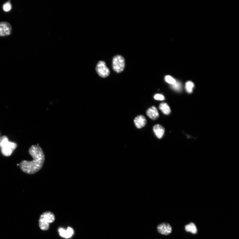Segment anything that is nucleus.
<instances>
[{"label": "nucleus", "mask_w": 239, "mask_h": 239, "mask_svg": "<svg viewBox=\"0 0 239 239\" xmlns=\"http://www.w3.org/2000/svg\"><path fill=\"white\" fill-rule=\"evenodd\" d=\"M29 153L33 160L31 161L24 160L20 164V169L29 175H33L40 171L45 161L44 152L40 146L33 145L29 150Z\"/></svg>", "instance_id": "f257e3e1"}, {"label": "nucleus", "mask_w": 239, "mask_h": 239, "mask_svg": "<svg viewBox=\"0 0 239 239\" xmlns=\"http://www.w3.org/2000/svg\"><path fill=\"white\" fill-rule=\"evenodd\" d=\"M17 146L16 143L9 142L6 136L3 135L0 137V148L4 156H10L17 147Z\"/></svg>", "instance_id": "f03ea898"}, {"label": "nucleus", "mask_w": 239, "mask_h": 239, "mask_svg": "<svg viewBox=\"0 0 239 239\" xmlns=\"http://www.w3.org/2000/svg\"><path fill=\"white\" fill-rule=\"evenodd\" d=\"M55 220V216L51 211H48L43 213L41 216L39 221L40 229L43 231L48 230L49 224Z\"/></svg>", "instance_id": "7ed1b4c3"}, {"label": "nucleus", "mask_w": 239, "mask_h": 239, "mask_svg": "<svg viewBox=\"0 0 239 239\" xmlns=\"http://www.w3.org/2000/svg\"><path fill=\"white\" fill-rule=\"evenodd\" d=\"M125 61L124 58L120 55L114 57L113 59L112 66L114 70L117 73L122 72L125 68Z\"/></svg>", "instance_id": "20e7f679"}, {"label": "nucleus", "mask_w": 239, "mask_h": 239, "mask_svg": "<svg viewBox=\"0 0 239 239\" xmlns=\"http://www.w3.org/2000/svg\"><path fill=\"white\" fill-rule=\"evenodd\" d=\"M96 70L97 73L102 78L107 77L110 74V70L104 61H100L98 63Z\"/></svg>", "instance_id": "39448f33"}, {"label": "nucleus", "mask_w": 239, "mask_h": 239, "mask_svg": "<svg viewBox=\"0 0 239 239\" xmlns=\"http://www.w3.org/2000/svg\"><path fill=\"white\" fill-rule=\"evenodd\" d=\"M157 229L158 232L162 235H168L172 231L171 225L168 223H162L157 226Z\"/></svg>", "instance_id": "423d86ee"}, {"label": "nucleus", "mask_w": 239, "mask_h": 239, "mask_svg": "<svg viewBox=\"0 0 239 239\" xmlns=\"http://www.w3.org/2000/svg\"><path fill=\"white\" fill-rule=\"evenodd\" d=\"M11 25L7 22H3L0 23V36L9 35L11 33Z\"/></svg>", "instance_id": "0eeeda50"}, {"label": "nucleus", "mask_w": 239, "mask_h": 239, "mask_svg": "<svg viewBox=\"0 0 239 239\" xmlns=\"http://www.w3.org/2000/svg\"><path fill=\"white\" fill-rule=\"evenodd\" d=\"M134 122L136 127L138 129H140L145 125L146 120L144 116L140 115L135 118Z\"/></svg>", "instance_id": "6e6552de"}, {"label": "nucleus", "mask_w": 239, "mask_h": 239, "mask_svg": "<svg viewBox=\"0 0 239 239\" xmlns=\"http://www.w3.org/2000/svg\"><path fill=\"white\" fill-rule=\"evenodd\" d=\"M58 232L61 236L67 238L71 237L74 233L73 229L70 227H68L66 230L62 228H59Z\"/></svg>", "instance_id": "1a4fd4ad"}, {"label": "nucleus", "mask_w": 239, "mask_h": 239, "mask_svg": "<svg viewBox=\"0 0 239 239\" xmlns=\"http://www.w3.org/2000/svg\"><path fill=\"white\" fill-rule=\"evenodd\" d=\"M146 114L149 117L153 120H155L159 117L158 111L157 108L154 106L149 109L146 112Z\"/></svg>", "instance_id": "9d476101"}, {"label": "nucleus", "mask_w": 239, "mask_h": 239, "mask_svg": "<svg viewBox=\"0 0 239 239\" xmlns=\"http://www.w3.org/2000/svg\"><path fill=\"white\" fill-rule=\"evenodd\" d=\"M154 131L156 136L159 139H161L164 134L165 129L159 124L155 125L153 128Z\"/></svg>", "instance_id": "9b49d317"}, {"label": "nucleus", "mask_w": 239, "mask_h": 239, "mask_svg": "<svg viewBox=\"0 0 239 239\" xmlns=\"http://www.w3.org/2000/svg\"><path fill=\"white\" fill-rule=\"evenodd\" d=\"M160 110L165 115H169L171 112L169 106L165 102L161 103L159 106Z\"/></svg>", "instance_id": "f8f14e48"}, {"label": "nucleus", "mask_w": 239, "mask_h": 239, "mask_svg": "<svg viewBox=\"0 0 239 239\" xmlns=\"http://www.w3.org/2000/svg\"><path fill=\"white\" fill-rule=\"evenodd\" d=\"M185 230L186 231L191 232L194 234H196L197 232V227L193 222L186 225L185 226Z\"/></svg>", "instance_id": "ddd939ff"}, {"label": "nucleus", "mask_w": 239, "mask_h": 239, "mask_svg": "<svg viewBox=\"0 0 239 239\" xmlns=\"http://www.w3.org/2000/svg\"><path fill=\"white\" fill-rule=\"evenodd\" d=\"M194 86V83L191 81H188L186 83V89L187 93L189 94L192 93Z\"/></svg>", "instance_id": "4468645a"}, {"label": "nucleus", "mask_w": 239, "mask_h": 239, "mask_svg": "<svg viewBox=\"0 0 239 239\" xmlns=\"http://www.w3.org/2000/svg\"><path fill=\"white\" fill-rule=\"evenodd\" d=\"M165 79L167 83L171 84V85L175 84L176 82L175 79L169 75L165 76Z\"/></svg>", "instance_id": "2eb2a0df"}, {"label": "nucleus", "mask_w": 239, "mask_h": 239, "mask_svg": "<svg viewBox=\"0 0 239 239\" xmlns=\"http://www.w3.org/2000/svg\"><path fill=\"white\" fill-rule=\"evenodd\" d=\"M173 89L177 91H180L182 89V85L180 82L176 81V83L171 85Z\"/></svg>", "instance_id": "dca6fc26"}, {"label": "nucleus", "mask_w": 239, "mask_h": 239, "mask_svg": "<svg viewBox=\"0 0 239 239\" xmlns=\"http://www.w3.org/2000/svg\"><path fill=\"white\" fill-rule=\"evenodd\" d=\"M12 8L11 4L9 2L5 3L3 6V9L5 12H8L11 10Z\"/></svg>", "instance_id": "f3484780"}, {"label": "nucleus", "mask_w": 239, "mask_h": 239, "mask_svg": "<svg viewBox=\"0 0 239 239\" xmlns=\"http://www.w3.org/2000/svg\"><path fill=\"white\" fill-rule=\"evenodd\" d=\"M154 98L155 99L157 100L162 101L165 99V97L162 95L159 94H155Z\"/></svg>", "instance_id": "a211bd4d"}, {"label": "nucleus", "mask_w": 239, "mask_h": 239, "mask_svg": "<svg viewBox=\"0 0 239 239\" xmlns=\"http://www.w3.org/2000/svg\"><path fill=\"white\" fill-rule=\"evenodd\" d=\"M19 165H19V164H18L17 165H18V166H19Z\"/></svg>", "instance_id": "6ab92c4d"}]
</instances>
